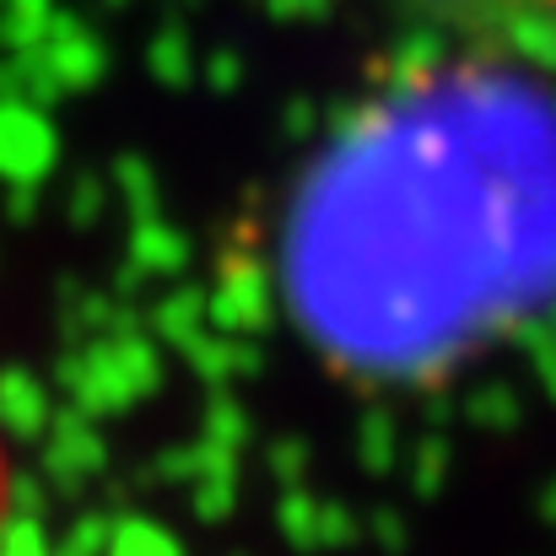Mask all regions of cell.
Returning <instances> with one entry per match:
<instances>
[{
    "label": "cell",
    "instance_id": "6da1fadb",
    "mask_svg": "<svg viewBox=\"0 0 556 556\" xmlns=\"http://www.w3.org/2000/svg\"><path fill=\"white\" fill-rule=\"evenodd\" d=\"M11 454H5V438H0V541H5V519H11Z\"/></svg>",
    "mask_w": 556,
    "mask_h": 556
}]
</instances>
